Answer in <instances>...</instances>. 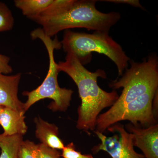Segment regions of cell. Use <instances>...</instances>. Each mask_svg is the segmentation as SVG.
I'll return each mask as SVG.
<instances>
[{
    "label": "cell",
    "mask_w": 158,
    "mask_h": 158,
    "mask_svg": "<svg viewBox=\"0 0 158 158\" xmlns=\"http://www.w3.org/2000/svg\"><path fill=\"white\" fill-rule=\"evenodd\" d=\"M10 58L0 54V74H7L13 71L12 67L9 65Z\"/></svg>",
    "instance_id": "obj_18"
},
{
    "label": "cell",
    "mask_w": 158,
    "mask_h": 158,
    "mask_svg": "<svg viewBox=\"0 0 158 158\" xmlns=\"http://www.w3.org/2000/svg\"><path fill=\"white\" fill-rule=\"evenodd\" d=\"M53 0H15V6L21 10L23 14L28 18L33 19L52 2Z\"/></svg>",
    "instance_id": "obj_11"
},
{
    "label": "cell",
    "mask_w": 158,
    "mask_h": 158,
    "mask_svg": "<svg viewBox=\"0 0 158 158\" xmlns=\"http://www.w3.org/2000/svg\"><path fill=\"white\" fill-rule=\"evenodd\" d=\"M121 77L109 83L113 90L122 88L121 95L106 112L97 118L95 131L103 133L111 126L128 120L147 128L156 124L152 112L153 99L158 90V59L151 54L143 62L130 61Z\"/></svg>",
    "instance_id": "obj_1"
},
{
    "label": "cell",
    "mask_w": 158,
    "mask_h": 158,
    "mask_svg": "<svg viewBox=\"0 0 158 158\" xmlns=\"http://www.w3.org/2000/svg\"><path fill=\"white\" fill-rule=\"evenodd\" d=\"M152 112L153 115L156 121L157 122L158 116V90L156 92L152 103Z\"/></svg>",
    "instance_id": "obj_20"
},
{
    "label": "cell",
    "mask_w": 158,
    "mask_h": 158,
    "mask_svg": "<svg viewBox=\"0 0 158 158\" xmlns=\"http://www.w3.org/2000/svg\"><path fill=\"white\" fill-rule=\"evenodd\" d=\"M124 127L133 135L134 146L142 151L145 158H158V124L147 128L128 123Z\"/></svg>",
    "instance_id": "obj_7"
},
{
    "label": "cell",
    "mask_w": 158,
    "mask_h": 158,
    "mask_svg": "<svg viewBox=\"0 0 158 158\" xmlns=\"http://www.w3.org/2000/svg\"><path fill=\"white\" fill-rule=\"evenodd\" d=\"M36 124L35 135L41 144L57 150H62L65 147L59 137V128L56 125L44 121L40 117L34 118Z\"/></svg>",
    "instance_id": "obj_10"
},
{
    "label": "cell",
    "mask_w": 158,
    "mask_h": 158,
    "mask_svg": "<svg viewBox=\"0 0 158 158\" xmlns=\"http://www.w3.org/2000/svg\"><path fill=\"white\" fill-rule=\"evenodd\" d=\"M23 141V136L15 135L5 136L0 134V158H18L20 145Z\"/></svg>",
    "instance_id": "obj_12"
},
{
    "label": "cell",
    "mask_w": 158,
    "mask_h": 158,
    "mask_svg": "<svg viewBox=\"0 0 158 158\" xmlns=\"http://www.w3.org/2000/svg\"><path fill=\"white\" fill-rule=\"evenodd\" d=\"M21 73L8 76L0 74V106L25 113L24 103L18 96Z\"/></svg>",
    "instance_id": "obj_8"
},
{
    "label": "cell",
    "mask_w": 158,
    "mask_h": 158,
    "mask_svg": "<svg viewBox=\"0 0 158 158\" xmlns=\"http://www.w3.org/2000/svg\"><path fill=\"white\" fill-rule=\"evenodd\" d=\"M95 0H75L73 6L54 17L34 20L42 26L46 35L52 37L60 31L70 29L109 32L121 19L118 12L103 13L96 9Z\"/></svg>",
    "instance_id": "obj_3"
},
{
    "label": "cell",
    "mask_w": 158,
    "mask_h": 158,
    "mask_svg": "<svg viewBox=\"0 0 158 158\" xmlns=\"http://www.w3.org/2000/svg\"><path fill=\"white\" fill-rule=\"evenodd\" d=\"M14 25L13 15L8 6L0 2V33L11 31Z\"/></svg>",
    "instance_id": "obj_14"
},
{
    "label": "cell",
    "mask_w": 158,
    "mask_h": 158,
    "mask_svg": "<svg viewBox=\"0 0 158 158\" xmlns=\"http://www.w3.org/2000/svg\"><path fill=\"white\" fill-rule=\"evenodd\" d=\"M37 158H60L61 154L57 149H53L44 144H37Z\"/></svg>",
    "instance_id": "obj_17"
},
{
    "label": "cell",
    "mask_w": 158,
    "mask_h": 158,
    "mask_svg": "<svg viewBox=\"0 0 158 158\" xmlns=\"http://www.w3.org/2000/svg\"><path fill=\"white\" fill-rule=\"evenodd\" d=\"M75 0H53L52 2L36 19H44L54 17L68 10L73 5Z\"/></svg>",
    "instance_id": "obj_13"
},
{
    "label": "cell",
    "mask_w": 158,
    "mask_h": 158,
    "mask_svg": "<svg viewBox=\"0 0 158 158\" xmlns=\"http://www.w3.org/2000/svg\"><path fill=\"white\" fill-rule=\"evenodd\" d=\"M62 158H94L91 154H83L76 150L73 142L65 146L62 149Z\"/></svg>",
    "instance_id": "obj_16"
},
{
    "label": "cell",
    "mask_w": 158,
    "mask_h": 158,
    "mask_svg": "<svg viewBox=\"0 0 158 158\" xmlns=\"http://www.w3.org/2000/svg\"><path fill=\"white\" fill-rule=\"evenodd\" d=\"M32 39H40L45 45L49 59V65L47 75L42 84L36 89L31 91H24L23 95L27 97V100L24 103L25 112L27 111L35 103L45 98H50L53 102L48 108L53 112H65L70 106L73 90L60 88L58 81L59 70L54 58L55 49L62 48L61 42L57 37L54 40L46 35L42 29H35L31 32Z\"/></svg>",
    "instance_id": "obj_5"
},
{
    "label": "cell",
    "mask_w": 158,
    "mask_h": 158,
    "mask_svg": "<svg viewBox=\"0 0 158 158\" xmlns=\"http://www.w3.org/2000/svg\"><path fill=\"white\" fill-rule=\"evenodd\" d=\"M106 130L113 133V135L107 137L103 133L94 131L100 141L91 149L94 154L104 151L112 158H145L143 154L135 151L133 135L126 131L123 124L117 123Z\"/></svg>",
    "instance_id": "obj_6"
},
{
    "label": "cell",
    "mask_w": 158,
    "mask_h": 158,
    "mask_svg": "<svg viewBox=\"0 0 158 158\" xmlns=\"http://www.w3.org/2000/svg\"><path fill=\"white\" fill-rule=\"evenodd\" d=\"M61 44L64 52L73 54L83 65L91 61L92 52L105 55L116 65L118 77L127 68L131 60L121 46L107 31L88 34L65 30Z\"/></svg>",
    "instance_id": "obj_4"
},
{
    "label": "cell",
    "mask_w": 158,
    "mask_h": 158,
    "mask_svg": "<svg viewBox=\"0 0 158 158\" xmlns=\"http://www.w3.org/2000/svg\"><path fill=\"white\" fill-rule=\"evenodd\" d=\"M101 2H108L116 3V4H127L136 8L144 9L143 6H141L140 2L138 0H104V1H101Z\"/></svg>",
    "instance_id": "obj_19"
},
{
    "label": "cell",
    "mask_w": 158,
    "mask_h": 158,
    "mask_svg": "<svg viewBox=\"0 0 158 158\" xmlns=\"http://www.w3.org/2000/svg\"><path fill=\"white\" fill-rule=\"evenodd\" d=\"M25 113L3 107L0 112V125L5 136L23 135L28 128L25 121Z\"/></svg>",
    "instance_id": "obj_9"
},
{
    "label": "cell",
    "mask_w": 158,
    "mask_h": 158,
    "mask_svg": "<svg viewBox=\"0 0 158 158\" xmlns=\"http://www.w3.org/2000/svg\"><path fill=\"white\" fill-rule=\"evenodd\" d=\"M37 144L33 141H23L20 145L18 158H37Z\"/></svg>",
    "instance_id": "obj_15"
},
{
    "label": "cell",
    "mask_w": 158,
    "mask_h": 158,
    "mask_svg": "<svg viewBox=\"0 0 158 158\" xmlns=\"http://www.w3.org/2000/svg\"><path fill=\"white\" fill-rule=\"evenodd\" d=\"M3 107H4L2 106H0V112H1V111H2V109H3Z\"/></svg>",
    "instance_id": "obj_21"
},
{
    "label": "cell",
    "mask_w": 158,
    "mask_h": 158,
    "mask_svg": "<svg viewBox=\"0 0 158 158\" xmlns=\"http://www.w3.org/2000/svg\"><path fill=\"white\" fill-rule=\"evenodd\" d=\"M57 66L59 72L67 74L78 89L81 103L77 110V128L87 133L94 131L98 116L102 110L113 106L119 97L118 93L115 90L106 92L98 86V77L106 78L104 71H89L72 53H67L65 61L59 62Z\"/></svg>",
    "instance_id": "obj_2"
}]
</instances>
